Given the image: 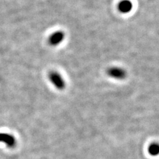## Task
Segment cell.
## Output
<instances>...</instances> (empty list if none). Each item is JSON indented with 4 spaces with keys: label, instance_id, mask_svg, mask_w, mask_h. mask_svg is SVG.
I'll use <instances>...</instances> for the list:
<instances>
[{
    "label": "cell",
    "instance_id": "1",
    "mask_svg": "<svg viewBox=\"0 0 159 159\" xmlns=\"http://www.w3.org/2000/svg\"><path fill=\"white\" fill-rule=\"evenodd\" d=\"M49 80L58 89H63L65 88L66 84L61 74L57 72H51L49 74Z\"/></svg>",
    "mask_w": 159,
    "mask_h": 159
},
{
    "label": "cell",
    "instance_id": "2",
    "mask_svg": "<svg viewBox=\"0 0 159 159\" xmlns=\"http://www.w3.org/2000/svg\"><path fill=\"white\" fill-rule=\"evenodd\" d=\"M65 39V33L62 31H57L49 37L48 42L52 47H57L61 44Z\"/></svg>",
    "mask_w": 159,
    "mask_h": 159
},
{
    "label": "cell",
    "instance_id": "3",
    "mask_svg": "<svg viewBox=\"0 0 159 159\" xmlns=\"http://www.w3.org/2000/svg\"><path fill=\"white\" fill-rule=\"evenodd\" d=\"M107 75L114 79L122 80L126 76V72L120 67H111L107 70Z\"/></svg>",
    "mask_w": 159,
    "mask_h": 159
},
{
    "label": "cell",
    "instance_id": "4",
    "mask_svg": "<svg viewBox=\"0 0 159 159\" xmlns=\"http://www.w3.org/2000/svg\"><path fill=\"white\" fill-rule=\"evenodd\" d=\"M133 7V3L130 0H121L118 3L117 9L120 13L123 14H127L131 11Z\"/></svg>",
    "mask_w": 159,
    "mask_h": 159
},
{
    "label": "cell",
    "instance_id": "5",
    "mask_svg": "<svg viewBox=\"0 0 159 159\" xmlns=\"http://www.w3.org/2000/svg\"><path fill=\"white\" fill-rule=\"evenodd\" d=\"M0 142L4 143L8 147H13L16 145V140L15 137L7 133H0Z\"/></svg>",
    "mask_w": 159,
    "mask_h": 159
},
{
    "label": "cell",
    "instance_id": "6",
    "mask_svg": "<svg viewBox=\"0 0 159 159\" xmlns=\"http://www.w3.org/2000/svg\"><path fill=\"white\" fill-rule=\"evenodd\" d=\"M148 152L150 153L151 155H152V156L157 155L159 152V147L158 145V144L153 143L152 145H151L150 147H148Z\"/></svg>",
    "mask_w": 159,
    "mask_h": 159
}]
</instances>
